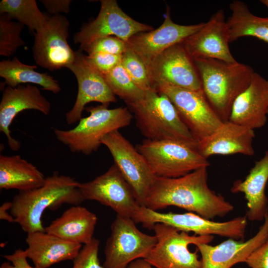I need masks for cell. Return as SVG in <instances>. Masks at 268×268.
I'll use <instances>...</instances> for the list:
<instances>
[{
    "label": "cell",
    "mask_w": 268,
    "mask_h": 268,
    "mask_svg": "<svg viewBox=\"0 0 268 268\" xmlns=\"http://www.w3.org/2000/svg\"><path fill=\"white\" fill-rule=\"evenodd\" d=\"M207 178V167L177 178L156 176L145 206L155 211L177 206L209 220L224 217L234 205L209 188Z\"/></svg>",
    "instance_id": "cell-1"
},
{
    "label": "cell",
    "mask_w": 268,
    "mask_h": 268,
    "mask_svg": "<svg viewBox=\"0 0 268 268\" xmlns=\"http://www.w3.org/2000/svg\"><path fill=\"white\" fill-rule=\"evenodd\" d=\"M79 184L70 176L55 173L46 178L41 187L19 191L11 201L10 213L14 222L27 233L45 231L42 217L46 209L55 210L63 204L77 205L84 201Z\"/></svg>",
    "instance_id": "cell-2"
},
{
    "label": "cell",
    "mask_w": 268,
    "mask_h": 268,
    "mask_svg": "<svg viewBox=\"0 0 268 268\" xmlns=\"http://www.w3.org/2000/svg\"><path fill=\"white\" fill-rule=\"evenodd\" d=\"M126 104L145 139L175 141L197 150V140L166 94L152 88L141 99Z\"/></svg>",
    "instance_id": "cell-3"
},
{
    "label": "cell",
    "mask_w": 268,
    "mask_h": 268,
    "mask_svg": "<svg viewBox=\"0 0 268 268\" xmlns=\"http://www.w3.org/2000/svg\"><path fill=\"white\" fill-rule=\"evenodd\" d=\"M204 94L223 122L229 120L233 103L249 85L255 71L237 61L228 63L207 58L194 59Z\"/></svg>",
    "instance_id": "cell-4"
},
{
    "label": "cell",
    "mask_w": 268,
    "mask_h": 268,
    "mask_svg": "<svg viewBox=\"0 0 268 268\" xmlns=\"http://www.w3.org/2000/svg\"><path fill=\"white\" fill-rule=\"evenodd\" d=\"M89 115L69 130L54 129L56 138L72 152L90 155L96 151L108 134L129 126L133 115L127 107L109 109L108 105L85 108Z\"/></svg>",
    "instance_id": "cell-5"
},
{
    "label": "cell",
    "mask_w": 268,
    "mask_h": 268,
    "mask_svg": "<svg viewBox=\"0 0 268 268\" xmlns=\"http://www.w3.org/2000/svg\"><path fill=\"white\" fill-rule=\"evenodd\" d=\"M135 223H141L149 230L155 224L163 223L180 231L192 232L199 236L218 235L244 241L247 223L246 216H238L227 221L217 222L205 218L195 213H162L139 206L132 217Z\"/></svg>",
    "instance_id": "cell-6"
},
{
    "label": "cell",
    "mask_w": 268,
    "mask_h": 268,
    "mask_svg": "<svg viewBox=\"0 0 268 268\" xmlns=\"http://www.w3.org/2000/svg\"><path fill=\"white\" fill-rule=\"evenodd\" d=\"M152 230L157 243L144 259L155 268H201L198 250L190 251L191 244H209L213 235H190L171 226L157 223Z\"/></svg>",
    "instance_id": "cell-7"
},
{
    "label": "cell",
    "mask_w": 268,
    "mask_h": 268,
    "mask_svg": "<svg viewBox=\"0 0 268 268\" xmlns=\"http://www.w3.org/2000/svg\"><path fill=\"white\" fill-rule=\"evenodd\" d=\"M135 147L157 177L177 178L210 165L196 149L175 141L145 139Z\"/></svg>",
    "instance_id": "cell-8"
},
{
    "label": "cell",
    "mask_w": 268,
    "mask_h": 268,
    "mask_svg": "<svg viewBox=\"0 0 268 268\" xmlns=\"http://www.w3.org/2000/svg\"><path fill=\"white\" fill-rule=\"evenodd\" d=\"M104 249V268H127L134 261L145 259L156 245L155 235L140 231L131 217L117 214Z\"/></svg>",
    "instance_id": "cell-9"
},
{
    "label": "cell",
    "mask_w": 268,
    "mask_h": 268,
    "mask_svg": "<svg viewBox=\"0 0 268 268\" xmlns=\"http://www.w3.org/2000/svg\"><path fill=\"white\" fill-rule=\"evenodd\" d=\"M101 144L110 152L114 163L132 188L139 204L145 206L156 176L143 156L119 130L107 134Z\"/></svg>",
    "instance_id": "cell-10"
},
{
    "label": "cell",
    "mask_w": 268,
    "mask_h": 268,
    "mask_svg": "<svg viewBox=\"0 0 268 268\" xmlns=\"http://www.w3.org/2000/svg\"><path fill=\"white\" fill-rule=\"evenodd\" d=\"M154 88L168 97L198 142L223 122L209 104L203 90L193 91L166 84H157Z\"/></svg>",
    "instance_id": "cell-11"
},
{
    "label": "cell",
    "mask_w": 268,
    "mask_h": 268,
    "mask_svg": "<svg viewBox=\"0 0 268 268\" xmlns=\"http://www.w3.org/2000/svg\"><path fill=\"white\" fill-rule=\"evenodd\" d=\"M100 11L96 18L83 25L73 37L79 50H83L100 38L113 36L127 42L138 33L153 30L150 25L135 20L125 13L116 0L100 1Z\"/></svg>",
    "instance_id": "cell-12"
},
{
    "label": "cell",
    "mask_w": 268,
    "mask_h": 268,
    "mask_svg": "<svg viewBox=\"0 0 268 268\" xmlns=\"http://www.w3.org/2000/svg\"><path fill=\"white\" fill-rule=\"evenodd\" d=\"M153 87L166 84L193 91H202L194 59L183 43L167 49L145 63Z\"/></svg>",
    "instance_id": "cell-13"
},
{
    "label": "cell",
    "mask_w": 268,
    "mask_h": 268,
    "mask_svg": "<svg viewBox=\"0 0 268 268\" xmlns=\"http://www.w3.org/2000/svg\"><path fill=\"white\" fill-rule=\"evenodd\" d=\"M69 22L64 15L50 16L45 25L34 34L32 47L35 63L49 70L67 67L76 52L67 42Z\"/></svg>",
    "instance_id": "cell-14"
},
{
    "label": "cell",
    "mask_w": 268,
    "mask_h": 268,
    "mask_svg": "<svg viewBox=\"0 0 268 268\" xmlns=\"http://www.w3.org/2000/svg\"><path fill=\"white\" fill-rule=\"evenodd\" d=\"M78 188L84 201H97L111 207L118 215L132 218L140 206L115 163L93 180L79 183Z\"/></svg>",
    "instance_id": "cell-15"
},
{
    "label": "cell",
    "mask_w": 268,
    "mask_h": 268,
    "mask_svg": "<svg viewBox=\"0 0 268 268\" xmlns=\"http://www.w3.org/2000/svg\"><path fill=\"white\" fill-rule=\"evenodd\" d=\"M73 62L67 68L75 75L78 91L72 108L66 114V120L68 125L78 122L82 117L85 106L92 102L109 105L116 101L113 93L104 77L87 59L83 51L78 50Z\"/></svg>",
    "instance_id": "cell-16"
},
{
    "label": "cell",
    "mask_w": 268,
    "mask_h": 268,
    "mask_svg": "<svg viewBox=\"0 0 268 268\" xmlns=\"http://www.w3.org/2000/svg\"><path fill=\"white\" fill-rule=\"evenodd\" d=\"M182 43L193 59H213L228 63L237 61L229 49V31L223 9L213 14L201 29Z\"/></svg>",
    "instance_id": "cell-17"
},
{
    "label": "cell",
    "mask_w": 268,
    "mask_h": 268,
    "mask_svg": "<svg viewBox=\"0 0 268 268\" xmlns=\"http://www.w3.org/2000/svg\"><path fill=\"white\" fill-rule=\"evenodd\" d=\"M27 110L38 111L45 115L50 113V102L35 85L27 84L13 87L7 86L4 89L0 103V131L7 139L10 149L17 151L20 142L13 138L9 127L15 117Z\"/></svg>",
    "instance_id": "cell-18"
},
{
    "label": "cell",
    "mask_w": 268,
    "mask_h": 268,
    "mask_svg": "<svg viewBox=\"0 0 268 268\" xmlns=\"http://www.w3.org/2000/svg\"><path fill=\"white\" fill-rule=\"evenodd\" d=\"M205 22L184 25L177 24L167 9L162 24L157 29L138 33L126 42L127 47L136 53L146 63L167 49L183 42L201 29Z\"/></svg>",
    "instance_id": "cell-19"
},
{
    "label": "cell",
    "mask_w": 268,
    "mask_h": 268,
    "mask_svg": "<svg viewBox=\"0 0 268 268\" xmlns=\"http://www.w3.org/2000/svg\"><path fill=\"white\" fill-rule=\"evenodd\" d=\"M268 238V210L263 224L256 235L244 241L229 238L212 246L197 245L201 255V268H231L235 264L245 262L250 255Z\"/></svg>",
    "instance_id": "cell-20"
},
{
    "label": "cell",
    "mask_w": 268,
    "mask_h": 268,
    "mask_svg": "<svg viewBox=\"0 0 268 268\" xmlns=\"http://www.w3.org/2000/svg\"><path fill=\"white\" fill-rule=\"evenodd\" d=\"M268 112V80L254 72L248 87L236 99L229 121L252 130L266 124Z\"/></svg>",
    "instance_id": "cell-21"
},
{
    "label": "cell",
    "mask_w": 268,
    "mask_h": 268,
    "mask_svg": "<svg viewBox=\"0 0 268 268\" xmlns=\"http://www.w3.org/2000/svg\"><path fill=\"white\" fill-rule=\"evenodd\" d=\"M254 130L232 122H223L212 134L198 142L197 150L204 158L213 155H254Z\"/></svg>",
    "instance_id": "cell-22"
},
{
    "label": "cell",
    "mask_w": 268,
    "mask_h": 268,
    "mask_svg": "<svg viewBox=\"0 0 268 268\" xmlns=\"http://www.w3.org/2000/svg\"><path fill=\"white\" fill-rule=\"evenodd\" d=\"M25 241L28 245L24 250L26 255L37 268H48L63 261H73L82 247L45 231L27 233Z\"/></svg>",
    "instance_id": "cell-23"
},
{
    "label": "cell",
    "mask_w": 268,
    "mask_h": 268,
    "mask_svg": "<svg viewBox=\"0 0 268 268\" xmlns=\"http://www.w3.org/2000/svg\"><path fill=\"white\" fill-rule=\"evenodd\" d=\"M268 181V150L255 162L244 180L235 181L231 188L233 193H242L247 201L246 216L252 221L264 220L268 210L265 189Z\"/></svg>",
    "instance_id": "cell-24"
},
{
    "label": "cell",
    "mask_w": 268,
    "mask_h": 268,
    "mask_svg": "<svg viewBox=\"0 0 268 268\" xmlns=\"http://www.w3.org/2000/svg\"><path fill=\"white\" fill-rule=\"evenodd\" d=\"M97 219L86 208L72 205L45 227V231L65 241L86 245L94 238Z\"/></svg>",
    "instance_id": "cell-25"
},
{
    "label": "cell",
    "mask_w": 268,
    "mask_h": 268,
    "mask_svg": "<svg viewBox=\"0 0 268 268\" xmlns=\"http://www.w3.org/2000/svg\"><path fill=\"white\" fill-rule=\"evenodd\" d=\"M45 179L35 165L20 155H0V189L28 191L43 186Z\"/></svg>",
    "instance_id": "cell-26"
},
{
    "label": "cell",
    "mask_w": 268,
    "mask_h": 268,
    "mask_svg": "<svg viewBox=\"0 0 268 268\" xmlns=\"http://www.w3.org/2000/svg\"><path fill=\"white\" fill-rule=\"evenodd\" d=\"M37 68V66L25 64L14 57L12 60L0 61V76L9 86L30 83L38 85L43 90L54 94L59 93L61 88L58 81L48 73L36 71Z\"/></svg>",
    "instance_id": "cell-27"
},
{
    "label": "cell",
    "mask_w": 268,
    "mask_h": 268,
    "mask_svg": "<svg viewBox=\"0 0 268 268\" xmlns=\"http://www.w3.org/2000/svg\"><path fill=\"white\" fill-rule=\"evenodd\" d=\"M231 15L226 20L229 41L244 36H253L268 43V17L253 14L243 2L236 0L230 4Z\"/></svg>",
    "instance_id": "cell-28"
},
{
    "label": "cell",
    "mask_w": 268,
    "mask_h": 268,
    "mask_svg": "<svg viewBox=\"0 0 268 268\" xmlns=\"http://www.w3.org/2000/svg\"><path fill=\"white\" fill-rule=\"evenodd\" d=\"M4 13L26 26L34 33L45 25L49 17L40 11L35 0H2L0 14Z\"/></svg>",
    "instance_id": "cell-29"
},
{
    "label": "cell",
    "mask_w": 268,
    "mask_h": 268,
    "mask_svg": "<svg viewBox=\"0 0 268 268\" xmlns=\"http://www.w3.org/2000/svg\"><path fill=\"white\" fill-rule=\"evenodd\" d=\"M102 75L115 95L123 99L125 103L143 98L145 91L135 84L121 63Z\"/></svg>",
    "instance_id": "cell-30"
},
{
    "label": "cell",
    "mask_w": 268,
    "mask_h": 268,
    "mask_svg": "<svg viewBox=\"0 0 268 268\" xmlns=\"http://www.w3.org/2000/svg\"><path fill=\"white\" fill-rule=\"evenodd\" d=\"M24 26L6 14H0V56L9 57L26 45L20 37Z\"/></svg>",
    "instance_id": "cell-31"
},
{
    "label": "cell",
    "mask_w": 268,
    "mask_h": 268,
    "mask_svg": "<svg viewBox=\"0 0 268 268\" xmlns=\"http://www.w3.org/2000/svg\"><path fill=\"white\" fill-rule=\"evenodd\" d=\"M121 64L135 84L143 91L154 88L145 63L134 51L127 48L122 55Z\"/></svg>",
    "instance_id": "cell-32"
},
{
    "label": "cell",
    "mask_w": 268,
    "mask_h": 268,
    "mask_svg": "<svg viewBox=\"0 0 268 268\" xmlns=\"http://www.w3.org/2000/svg\"><path fill=\"white\" fill-rule=\"evenodd\" d=\"M126 42L120 38L107 36L97 39L90 43L84 50L88 54L103 53L122 55L127 50Z\"/></svg>",
    "instance_id": "cell-33"
},
{
    "label": "cell",
    "mask_w": 268,
    "mask_h": 268,
    "mask_svg": "<svg viewBox=\"0 0 268 268\" xmlns=\"http://www.w3.org/2000/svg\"><path fill=\"white\" fill-rule=\"evenodd\" d=\"M99 246L100 241L95 238L89 244L84 245L73 260L71 268H104L98 258Z\"/></svg>",
    "instance_id": "cell-34"
},
{
    "label": "cell",
    "mask_w": 268,
    "mask_h": 268,
    "mask_svg": "<svg viewBox=\"0 0 268 268\" xmlns=\"http://www.w3.org/2000/svg\"><path fill=\"white\" fill-rule=\"evenodd\" d=\"M86 57L94 67L104 74L121 63L122 55L97 53L86 55Z\"/></svg>",
    "instance_id": "cell-35"
},
{
    "label": "cell",
    "mask_w": 268,
    "mask_h": 268,
    "mask_svg": "<svg viewBox=\"0 0 268 268\" xmlns=\"http://www.w3.org/2000/svg\"><path fill=\"white\" fill-rule=\"evenodd\" d=\"M245 263L251 268H268V238L250 255Z\"/></svg>",
    "instance_id": "cell-36"
},
{
    "label": "cell",
    "mask_w": 268,
    "mask_h": 268,
    "mask_svg": "<svg viewBox=\"0 0 268 268\" xmlns=\"http://www.w3.org/2000/svg\"><path fill=\"white\" fill-rule=\"evenodd\" d=\"M3 257L8 262L2 263L0 268H37L28 264L25 251L23 250H16L11 254L3 255Z\"/></svg>",
    "instance_id": "cell-37"
},
{
    "label": "cell",
    "mask_w": 268,
    "mask_h": 268,
    "mask_svg": "<svg viewBox=\"0 0 268 268\" xmlns=\"http://www.w3.org/2000/svg\"><path fill=\"white\" fill-rule=\"evenodd\" d=\"M47 12L52 15L68 13L70 11L71 0H40Z\"/></svg>",
    "instance_id": "cell-38"
},
{
    "label": "cell",
    "mask_w": 268,
    "mask_h": 268,
    "mask_svg": "<svg viewBox=\"0 0 268 268\" xmlns=\"http://www.w3.org/2000/svg\"><path fill=\"white\" fill-rule=\"evenodd\" d=\"M12 207L11 201L3 202L0 206V219L4 220L8 222H14V218L11 214H9L7 210L11 209Z\"/></svg>",
    "instance_id": "cell-39"
},
{
    "label": "cell",
    "mask_w": 268,
    "mask_h": 268,
    "mask_svg": "<svg viewBox=\"0 0 268 268\" xmlns=\"http://www.w3.org/2000/svg\"><path fill=\"white\" fill-rule=\"evenodd\" d=\"M127 268H153V267L143 259H139L132 262Z\"/></svg>",
    "instance_id": "cell-40"
},
{
    "label": "cell",
    "mask_w": 268,
    "mask_h": 268,
    "mask_svg": "<svg viewBox=\"0 0 268 268\" xmlns=\"http://www.w3.org/2000/svg\"><path fill=\"white\" fill-rule=\"evenodd\" d=\"M261 2L266 5L268 8V0H262Z\"/></svg>",
    "instance_id": "cell-41"
},
{
    "label": "cell",
    "mask_w": 268,
    "mask_h": 268,
    "mask_svg": "<svg viewBox=\"0 0 268 268\" xmlns=\"http://www.w3.org/2000/svg\"></svg>",
    "instance_id": "cell-42"
}]
</instances>
